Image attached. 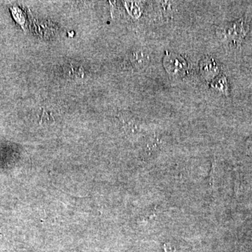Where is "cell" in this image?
Masks as SVG:
<instances>
[{
	"instance_id": "6da1fadb",
	"label": "cell",
	"mask_w": 252,
	"mask_h": 252,
	"mask_svg": "<svg viewBox=\"0 0 252 252\" xmlns=\"http://www.w3.org/2000/svg\"><path fill=\"white\" fill-rule=\"evenodd\" d=\"M248 31V25L244 21L240 20L236 22L227 25L223 29L220 30V34L222 36L223 40L238 44L243 41Z\"/></svg>"
},
{
	"instance_id": "7a4b0ae2",
	"label": "cell",
	"mask_w": 252,
	"mask_h": 252,
	"mask_svg": "<svg viewBox=\"0 0 252 252\" xmlns=\"http://www.w3.org/2000/svg\"><path fill=\"white\" fill-rule=\"evenodd\" d=\"M164 67L172 77H182L185 74L187 65L186 61L180 56L168 53L164 58Z\"/></svg>"
}]
</instances>
